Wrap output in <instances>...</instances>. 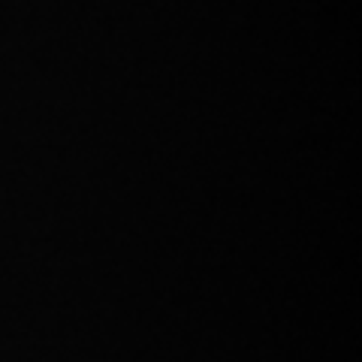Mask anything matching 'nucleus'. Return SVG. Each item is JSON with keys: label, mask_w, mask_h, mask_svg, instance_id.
Here are the masks:
<instances>
[]
</instances>
